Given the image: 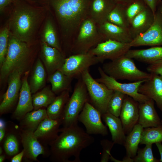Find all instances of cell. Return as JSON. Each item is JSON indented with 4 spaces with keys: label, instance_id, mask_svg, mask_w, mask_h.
Returning <instances> with one entry per match:
<instances>
[{
    "label": "cell",
    "instance_id": "obj_18",
    "mask_svg": "<svg viewBox=\"0 0 162 162\" xmlns=\"http://www.w3.org/2000/svg\"><path fill=\"white\" fill-rule=\"evenodd\" d=\"M62 124L61 118L53 119L48 117L40 124L34 131V134L42 145L50 146L58 136Z\"/></svg>",
    "mask_w": 162,
    "mask_h": 162
},
{
    "label": "cell",
    "instance_id": "obj_23",
    "mask_svg": "<svg viewBox=\"0 0 162 162\" xmlns=\"http://www.w3.org/2000/svg\"><path fill=\"white\" fill-rule=\"evenodd\" d=\"M154 16L152 10L147 6L132 20L128 29L133 39L149 28L153 23Z\"/></svg>",
    "mask_w": 162,
    "mask_h": 162
},
{
    "label": "cell",
    "instance_id": "obj_2",
    "mask_svg": "<svg viewBox=\"0 0 162 162\" xmlns=\"http://www.w3.org/2000/svg\"><path fill=\"white\" fill-rule=\"evenodd\" d=\"M91 0H50L51 5L64 33H77L82 22L88 16Z\"/></svg>",
    "mask_w": 162,
    "mask_h": 162
},
{
    "label": "cell",
    "instance_id": "obj_38",
    "mask_svg": "<svg viewBox=\"0 0 162 162\" xmlns=\"http://www.w3.org/2000/svg\"><path fill=\"white\" fill-rule=\"evenodd\" d=\"M152 145H146L145 147L138 148L136 156L133 158L134 162H159V160L155 158L152 151Z\"/></svg>",
    "mask_w": 162,
    "mask_h": 162
},
{
    "label": "cell",
    "instance_id": "obj_46",
    "mask_svg": "<svg viewBox=\"0 0 162 162\" xmlns=\"http://www.w3.org/2000/svg\"><path fill=\"white\" fill-rule=\"evenodd\" d=\"M116 4H122L125 6L129 4L135 0H113Z\"/></svg>",
    "mask_w": 162,
    "mask_h": 162
},
{
    "label": "cell",
    "instance_id": "obj_45",
    "mask_svg": "<svg viewBox=\"0 0 162 162\" xmlns=\"http://www.w3.org/2000/svg\"><path fill=\"white\" fill-rule=\"evenodd\" d=\"M24 151L23 149L22 151L16 154L11 159V162H21L23 158L24 155Z\"/></svg>",
    "mask_w": 162,
    "mask_h": 162
},
{
    "label": "cell",
    "instance_id": "obj_32",
    "mask_svg": "<svg viewBox=\"0 0 162 162\" xmlns=\"http://www.w3.org/2000/svg\"><path fill=\"white\" fill-rule=\"evenodd\" d=\"M46 77V73L44 65L40 60L38 59L34 68L29 84L32 94L35 93L44 87Z\"/></svg>",
    "mask_w": 162,
    "mask_h": 162
},
{
    "label": "cell",
    "instance_id": "obj_1",
    "mask_svg": "<svg viewBox=\"0 0 162 162\" xmlns=\"http://www.w3.org/2000/svg\"><path fill=\"white\" fill-rule=\"evenodd\" d=\"M61 133L50 145V160L54 162H80L82 151L94 142V138L77 124L60 129Z\"/></svg>",
    "mask_w": 162,
    "mask_h": 162
},
{
    "label": "cell",
    "instance_id": "obj_33",
    "mask_svg": "<svg viewBox=\"0 0 162 162\" xmlns=\"http://www.w3.org/2000/svg\"><path fill=\"white\" fill-rule=\"evenodd\" d=\"M56 96L49 87L44 88L40 91L32 95L34 110L47 107L54 100Z\"/></svg>",
    "mask_w": 162,
    "mask_h": 162
},
{
    "label": "cell",
    "instance_id": "obj_30",
    "mask_svg": "<svg viewBox=\"0 0 162 162\" xmlns=\"http://www.w3.org/2000/svg\"><path fill=\"white\" fill-rule=\"evenodd\" d=\"M73 78L58 70L49 75L48 80L51 85V89L56 94L66 90L70 91Z\"/></svg>",
    "mask_w": 162,
    "mask_h": 162
},
{
    "label": "cell",
    "instance_id": "obj_15",
    "mask_svg": "<svg viewBox=\"0 0 162 162\" xmlns=\"http://www.w3.org/2000/svg\"><path fill=\"white\" fill-rule=\"evenodd\" d=\"M20 130L21 143L25 152L23 158L25 160L38 161L37 158L40 155L49 157L50 149L39 142L34 132L20 128Z\"/></svg>",
    "mask_w": 162,
    "mask_h": 162
},
{
    "label": "cell",
    "instance_id": "obj_29",
    "mask_svg": "<svg viewBox=\"0 0 162 162\" xmlns=\"http://www.w3.org/2000/svg\"><path fill=\"white\" fill-rule=\"evenodd\" d=\"M143 128L137 123L126 136L123 145L126 151L125 157L133 159L136 155Z\"/></svg>",
    "mask_w": 162,
    "mask_h": 162
},
{
    "label": "cell",
    "instance_id": "obj_28",
    "mask_svg": "<svg viewBox=\"0 0 162 162\" xmlns=\"http://www.w3.org/2000/svg\"><path fill=\"white\" fill-rule=\"evenodd\" d=\"M47 118L45 109L33 110L27 113L20 121L19 127L21 129L34 132L40 124Z\"/></svg>",
    "mask_w": 162,
    "mask_h": 162
},
{
    "label": "cell",
    "instance_id": "obj_6",
    "mask_svg": "<svg viewBox=\"0 0 162 162\" xmlns=\"http://www.w3.org/2000/svg\"><path fill=\"white\" fill-rule=\"evenodd\" d=\"M70 50L73 54L85 53L106 40L99 31L97 24L88 16L80 25Z\"/></svg>",
    "mask_w": 162,
    "mask_h": 162
},
{
    "label": "cell",
    "instance_id": "obj_37",
    "mask_svg": "<svg viewBox=\"0 0 162 162\" xmlns=\"http://www.w3.org/2000/svg\"><path fill=\"white\" fill-rule=\"evenodd\" d=\"M126 95L120 92L114 91L108 104L107 112L119 117Z\"/></svg>",
    "mask_w": 162,
    "mask_h": 162
},
{
    "label": "cell",
    "instance_id": "obj_27",
    "mask_svg": "<svg viewBox=\"0 0 162 162\" xmlns=\"http://www.w3.org/2000/svg\"><path fill=\"white\" fill-rule=\"evenodd\" d=\"M125 56L148 64L162 58V46L142 49L129 50Z\"/></svg>",
    "mask_w": 162,
    "mask_h": 162
},
{
    "label": "cell",
    "instance_id": "obj_44",
    "mask_svg": "<svg viewBox=\"0 0 162 162\" xmlns=\"http://www.w3.org/2000/svg\"><path fill=\"white\" fill-rule=\"evenodd\" d=\"M7 124L2 119L0 120V143H2L5 136L6 132Z\"/></svg>",
    "mask_w": 162,
    "mask_h": 162
},
{
    "label": "cell",
    "instance_id": "obj_16",
    "mask_svg": "<svg viewBox=\"0 0 162 162\" xmlns=\"http://www.w3.org/2000/svg\"><path fill=\"white\" fill-rule=\"evenodd\" d=\"M29 72V70L26 72L22 79L18 102L11 116L12 119L19 121L27 113L34 110L32 94L28 82Z\"/></svg>",
    "mask_w": 162,
    "mask_h": 162
},
{
    "label": "cell",
    "instance_id": "obj_3",
    "mask_svg": "<svg viewBox=\"0 0 162 162\" xmlns=\"http://www.w3.org/2000/svg\"><path fill=\"white\" fill-rule=\"evenodd\" d=\"M39 16L37 11L31 8H16L10 21V32L18 39L28 44L34 33Z\"/></svg>",
    "mask_w": 162,
    "mask_h": 162
},
{
    "label": "cell",
    "instance_id": "obj_42",
    "mask_svg": "<svg viewBox=\"0 0 162 162\" xmlns=\"http://www.w3.org/2000/svg\"><path fill=\"white\" fill-rule=\"evenodd\" d=\"M147 70L149 73L162 76V58L149 64Z\"/></svg>",
    "mask_w": 162,
    "mask_h": 162
},
{
    "label": "cell",
    "instance_id": "obj_20",
    "mask_svg": "<svg viewBox=\"0 0 162 162\" xmlns=\"http://www.w3.org/2000/svg\"><path fill=\"white\" fill-rule=\"evenodd\" d=\"M151 74L150 78L141 85L139 92L152 99L162 112V76Z\"/></svg>",
    "mask_w": 162,
    "mask_h": 162
},
{
    "label": "cell",
    "instance_id": "obj_43",
    "mask_svg": "<svg viewBox=\"0 0 162 162\" xmlns=\"http://www.w3.org/2000/svg\"><path fill=\"white\" fill-rule=\"evenodd\" d=\"M161 0H143L146 5L152 10L155 14L158 4Z\"/></svg>",
    "mask_w": 162,
    "mask_h": 162
},
{
    "label": "cell",
    "instance_id": "obj_7",
    "mask_svg": "<svg viewBox=\"0 0 162 162\" xmlns=\"http://www.w3.org/2000/svg\"><path fill=\"white\" fill-rule=\"evenodd\" d=\"M87 101H89L88 93L80 76L75 84L71 96L65 105L61 118L63 128L78 124L79 116Z\"/></svg>",
    "mask_w": 162,
    "mask_h": 162
},
{
    "label": "cell",
    "instance_id": "obj_51",
    "mask_svg": "<svg viewBox=\"0 0 162 162\" xmlns=\"http://www.w3.org/2000/svg\"><path fill=\"white\" fill-rule=\"evenodd\" d=\"M4 151V150L1 146L0 147V155L3 154V153Z\"/></svg>",
    "mask_w": 162,
    "mask_h": 162
},
{
    "label": "cell",
    "instance_id": "obj_47",
    "mask_svg": "<svg viewBox=\"0 0 162 162\" xmlns=\"http://www.w3.org/2000/svg\"><path fill=\"white\" fill-rule=\"evenodd\" d=\"M11 0H0V10L2 12L10 2Z\"/></svg>",
    "mask_w": 162,
    "mask_h": 162
},
{
    "label": "cell",
    "instance_id": "obj_4",
    "mask_svg": "<svg viewBox=\"0 0 162 162\" xmlns=\"http://www.w3.org/2000/svg\"><path fill=\"white\" fill-rule=\"evenodd\" d=\"M108 75L116 80H126L136 82L147 80L151 74L138 69L133 59L125 55L105 63L101 67Z\"/></svg>",
    "mask_w": 162,
    "mask_h": 162
},
{
    "label": "cell",
    "instance_id": "obj_10",
    "mask_svg": "<svg viewBox=\"0 0 162 162\" xmlns=\"http://www.w3.org/2000/svg\"><path fill=\"white\" fill-rule=\"evenodd\" d=\"M98 70L100 77L95 80L105 84L110 89L123 93L132 98L139 103L144 102L149 99L139 92L140 87L146 80L128 83H121L106 74L101 67H99Z\"/></svg>",
    "mask_w": 162,
    "mask_h": 162
},
{
    "label": "cell",
    "instance_id": "obj_17",
    "mask_svg": "<svg viewBox=\"0 0 162 162\" xmlns=\"http://www.w3.org/2000/svg\"><path fill=\"white\" fill-rule=\"evenodd\" d=\"M139 104L132 98L125 95L119 118L126 135H128L138 123L139 118Z\"/></svg>",
    "mask_w": 162,
    "mask_h": 162
},
{
    "label": "cell",
    "instance_id": "obj_9",
    "mask_svg": "<svg viewBox=\"0 0 162 162\" xmlns=\"http://www.w3.org/2000/svg\"><path fill=\"white\" fill-rule=\"evenodd\" d=\"M26 65L18 68L13 71L8 77V88L3 95L0 104V115L11 112L18 100L22 82L21 76Z\"/></svg>",
    "mask_w": 162,
    "mask_h": 162
},
{
    "label": "cell",
    "instance_id": "obj_52",
    "mask_svg": "<svg viewBox=\"0 0 162 162\" xmlns=\"http://www.w3.org/2000/svg\"><path fill=\"white\" fill-rule=\"evenodd\" d=\"M161 124H162V120H161Z\"/></svg>",
    "mask_w": 162,
    "mask_h": 162
},
{
    "label": "cell",
    "instance_id": "obj_8",
    "mask_svg": "<svg viewBox=\"0 0 162 162\" xmlns=\"http://www.w3.org/2000/svg\"><path fill=\"white\" fill-rule=\"evenodd\" d=\"M81 77L86 86L89 102L90 101L101 115L107 112L109 102L114 91L94 79L90 73L88 69L84 71Z\"/></svg>",
    "mask_w": 162,
    "mask_h": 162
},
{
    "label": "cell",
    "instance_id": "obj_36",
    "mask_svg": "<svg viewBox=\"0 0 162 162\" xmlns=\"http://www.w3.org/2000/svg\"><path fill=\"white\" fill-rule=\"evenodd\" d=\"M162 142V124L156 127L144 128L140 144L146 145Z\"/></svg>",
    "mask_w": 162,
    "mask_h": 162
},
{
    "label": "cell",
    "instance_id": "obj_40",
    "mask_svg": "<svg viewBox=\"0 0 162 162\" xmlns=\"http://www.w3.org/2000/svg\"><path fill=\"white\" fill-rule=\"evenodd\" d=\"M10 31L5 27L0 32V66L5 60L8 52Z\"/></svg>",
    "mask_w": 162,
    "mask_h": 162
},
{
    "label": "cell",
    "instance_id": "obj_13",
    "mask_svg": "<svg viewBox=\"0 0 162 162\" xmlns=\"http://www.w3.org/2000/svg\"><path fill=\"white\" fill-rule=\"evenodd\" d=\"M131 47L129 43L108 39L99 43L88 52L102 63L106 60L112 61L125 55Z\"/></svg>",
    "mask_w": 162,
    "mask_h": 162
},
{
    "label": "cell",
    "instance_id": "obj_39",
    "mask_svg": "<svg viewBox=\"0 0 162 162\" xmlns=\"http://www.w3.org/2000/svg\"><path fill=\"white\" fill-rule=\"evenodd\" d=\"M147 6L143 0H135L125 6V14L129 24L132 20Z\"/></svg>",
    "mask_w": 162,
    "mask_h": 162
},
{
    "label": "cell",
    "instance_id": "obj_49",
    "mask_svg": "<svg viewBox=\"0 0 162 162\" xmlns=\"http://www.w3.org/2000/svg\"><path fill=\"white\" fill-rule=\"evenodd\" d=\"M158 10L162 15V0L159 2L157 7Z\"/></svg>",
    "mask_w": 162,
    "mask_h": 162
},
{
    "label": "cell",
    "instance_id": "obj_21",
    "mask_svg": "<svg viewBox=\"0 0 162 162\" xmlns=\"http://www.w3.org/2000/svg\"><path fill=\"white\" fill-rule=\"evenodd\" d=\"M154 104V101L150 98L139 104L138 123L143 128L156 127L161 124V120L155 109Z\"/></svg>",
    "mask_w": 162,
    "mask_h": 162
},
{
    "label": "cell",
    "instance_id": "obj_50",
    "mask_svg": "<svg viewBox=\"0 0 162 162\" xmlns=\"http://www.w3.org/2000/svg\"><path fill=\"white\" fill-rule=\"evenodd\" d=\"M6 158V155L4 154L0 155V162H3L4 161Z\"/></svg>",
    "mask_w": 162,
    "mask_h": 162
},
{
    "label": "cell",
    "instance_id": "obj_41",
    "mask_svg": "<svg viewBox=\"0 0 162 162\" xmlns=\"http://www.w3.org/2000/svg\"><path fill=\"white\" fill-rule=\"evenodd\" d=\"M102 151L100 161L107 162L110 159L111 150L114 143L112 141L107 139H103L100 141Z\"/></svg>",
    "mask_w": 162,
    "mask_h": 162
},
{
    "label": "cell",
    "instance_id": "obj_19",
    "mask_svg": "<svg viewBox=\"0 0 162 162\" xmlns=\"http://www.w3.org/2000/svg\"><path fill=\"white\" fill-rule=\"evenodd\" d=\"M40 58L49 75L59 70L64 64L65 58L62 52L41 42Z\"/></svg>",
    "mask_w": 162,
    "mask_h": 162
},
{
    "label": "cell",
    "instance_id": "obj_14",
    "mask_svg": "<svg viewBox=\"0 0 162 162\" xmlns=\"http://www.w3.org/2000/svg\"><path fill=\"white\" fill-rule=\"evenodd\" d=\"M131 46H162V15L157 9L154 20L149 28L134 39L129 43Z\"/></svg>",
    "mask_w": 162,
    "mask_h": 162
},
{
    "label": "cell",
    "instance_id": "obj_22",
    "mask_svg": "<svg viewBox=\"0 0 162 162\" xmlns=\"http://www.w3.org/2000/svg\"><path fill=\"white\" fill-rule=\"evenodd\" d=\"M116 4L113 0H91L88 16L97 25L107 21L108 16Z\"/></svg>",
    "mask_w": 162,
    "mask_h": 162
},
{
    "label": "cell",
    "instance_id": "obj_35",
    "mask_svg": "<svg viewBox=\"0 0 162 162\" xmlns=\"http://www.w3.org/2000/svg\"><path fill=\"white\" fill-rule=\"evenodd\" d=\"M107 21L118 26L128 29L129 23L125 14V6L116 4L109 13Z\"/></svg>",
    "mask_w": 162,
    "mask_h": 162
},
{
    "label": "cell",
    "instance_id": "obj_11",
    "mask_svg": "<svg viewBox=\"0 0 162 162\" xmlns=\"http://www.w3.org/2000/svg\"><path fill=\"white\" fill-rule=\"evenodd\" d=\"M100 63L101 62L98 58L89 52L73 54L65 58L59 70L73 78H79L82 73L90 67Z\"/></svg>",
    "mask_w": 162,
    "mask_h": 162
},
{
    "label": "cell",
    "instance_id": "obj_26",
    "mask_svg": "<svg viewBox=\"0 0 162 162\" xmlns=\"http://www.w3.org/2000/svg\"><path fill=\"white\" fill-rule=\"evenodd\" d=\"M101 117L111 133L112 141L114 144L123 145L126 136L119 117L108 112L102 114Z\"/></svg>",
    "mask_w": 162,
    "mask_h": 162
},
{
    "label": "cell",
    "instance_id": "obj_25",
    "mask_svg": "<svg viewBox=\"0 0 162 162\" xmlns=\"http://www.w3.org/2000/svg\"><path fill=\"white\" fill-rule=\"evenodd\" d=\"M20 141L21 139L19 126L13 123L9 126L8 124L5 136L2 142V148L5 154L13 157L19 153Z\"/></svg>",
    "mask_w": 162,
    "mask_h": 162
},
{
    "label": "cell",
    "instance_id": "obj_48",
    "mask_svg": "<svg viewBox=\"0 0 162 162\" xmlns=\"http://www.w3.org/2000/svg\"><path fill=\"white\" fill-rule=\"evenodd\" d=\"M162 142H157L155 143L160 155V162H162Z\"/></svg>",
    "mask_w": 162,
    "mask_h": 162
},
{
    "label": "cell",
    "instance_id": "obj_31",
    "mask_svg": "<svg viewBox=\"0 0 162 162\" xmlns=\"http://www.w3.org/2000/svg\"><path fill=\"white\" fill-rule=\"evenodd\" d=\"M69 92V90H66L59 94L47 107L46 112L48 118L53 119L61 118L70 98Z\"/></svg>",
    "mask_w": 162,
    "mask_h": 162
},
{
    "label": "cell",
    "instance_id": "obj_5",
    "mask_svg": "<svg viewBox=\"0 0 162 162\" xmlns=\"http://www.w3.org/2000/svg\"><path fill=\"white\" fill-rule=\"evenodd\" d=\"M30 53L28 44L18 39L10 32L8 52L0 67L1 82L15 69L26 65Z\"/></svg>",
    "mask_w": 162,
    "mask_h": 162
},
{
    "label": "cell",
    "instance_id": "obj_24",
    "mask_svg": "<svg viewBox=\"0 0 162 162\" xmlns=\"http://www.w3.org/2000/svg\"><path fill=\"white\" fill-rule=\"evenodd\" d=\"M98 29L106 40L111 39L122 43H130L133 40L128 29L107 21L97 25Z\"/></svg>",
    "mask_w": 162,
    "mask_h": 162
},
{
    "label": "cell",
    "instance_id": "obj_12",
    "mask_svg": "<svg viewBox=\"0 0 162 162\" xmlns=\"http://www.w3.org/2000/svg\"><path fill=\"white\" fill-rule=\"evenodd\" d=\"M101 114L89 101L87 102L80 114L78 121L85 127L86 132L90 135L99 134L105 136L108 134L106 126L101 120Z\"/></svg>",
    "mask_w": 162,
    "mask_h": 162
},
{
    "label": "cell",
    "instance_id": "obj_34",
    "mask_svg": "<svg viewBox=\"0 0 162 162\" xmlns=\"http://www.w3.org/2000/svg\"><path fill=\"white\" fill-rule=\"evenodd\" d=\"M42 42L62 52L54 26L50 19L47 20L45 25L42 34Z\"/></svg>",
    "mask_w": 162,
    "mask_h": 162
}]
</instances>
